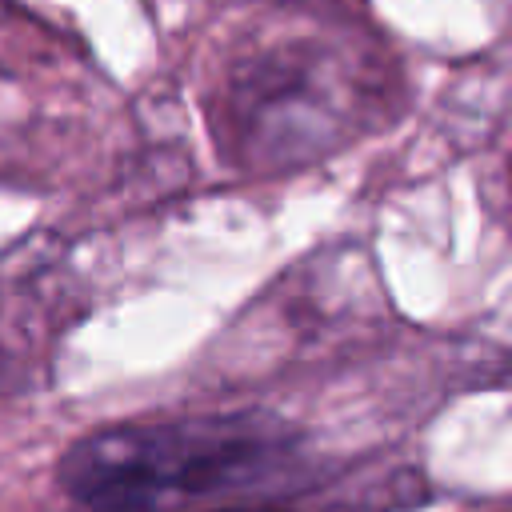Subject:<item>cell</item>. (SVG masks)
<instances>
[{
	"instance_id": "6da1fadb",
	"label": "cell",
	"mask_w": 512,
	"mask_h": 512,
	"mask_svg": "<svg viewBox=\"0 0 512 512\" xmlns=\"http://www.w3.org/2000/svg\"><path fill=\"white\" fill-rule=\"evenodd\" d=\"M288 464L292 436L264 416H184L76 440L60 488L88 512H168L268 484Z\"/></svg>"
}]
</instances>
